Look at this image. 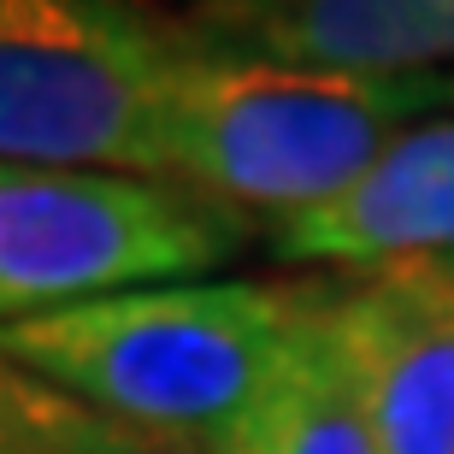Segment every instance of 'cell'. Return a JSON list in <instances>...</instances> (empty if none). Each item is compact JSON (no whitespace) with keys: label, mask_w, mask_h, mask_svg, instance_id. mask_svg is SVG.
Wrapping results in <instances>:
<instances>
[{"label":"cell","mask_w":454,"mask_h":454,"mask_svg":"<svg viewBox=\"0 0 454 454\" xmlns=\"http://www.w3.org/2000/svg\"><path fill=\"white\" fill-rule=\"evenodd\" d=\"M266 231L295 266H342L354 278L454 266V106L395 136L360 184Z\"/></svg>","instance_id":"8992f818"},{"label":"cell","mask_w":454,"mask_h":454,"mask_svg":"<svg viewBox=\"0 0 454 454\" xmlns=\"http://www.w3.org/2000/svg\"><path fill=\"white\" fill-rule=\"evenodd\" d=\"M331 325L378 454H454V266L366 271L337 289Z\"/></svg>","instance_id":"5b68a950"},{"label":"cell","mask_w":454,"mask_h":454,"mask_svg":"<svg viewBox=\"0 0 454 454\" xmlns=\"http://www.w3.org/2000/svg\"><path fill=\"white\" fill-rule=\"evenodd\" d=\"M0 454H207V442L118 419L0 360Z\"/></svg>","instance_id":"9c48e42d"},{"label":"cell","mask_w":454,"mask_h":454,"mask_svg":"<svg viewBox=\"0 0 454 454\" xmlns=\"http://www.w3.org/2000/svg\"><path fill=\"white\" fill-rule=\"evenodd\" d=\"M189 48L142 0H0V160L153 177V113Z\"/></svg>","instance_id":"3957f363"},{"label":"cell","mask_w":454,"mask_h":454,"mask_svg":"<svg viewBox=\"0 0 454 454\" xmlns=\"http://www.w3.org/2000/svg\"><path fill=\"white\" fill-rule=\"evenodd\" d=\"M189 30L213 53L295 71L413 77L454 66V0H195Z\"/></svg>","instance_id":"52a82bcc"},{"label":"cell","mask_w":454,"mask_h":454,"mask_svg":"<svg viewBox=\"0 0 454 454\" xmlns=\"http://www.w3.org/2000/svg\"><path fill=\"white\" fill-rule=\"evenodd\" d=\"M337 284H148L0 325V360L118 419L213 442L278 378Z\"/></svg>","instance_id":"6da1fadb"},{"label":"cell","mask_w":454,"mask_h":454,"mask_svg":"<svg viewBox=\"0 0 454 454\" xmlns=\"http://www.w3.org/2000/svg\"><path fill=\"white\" fill-rule=\"evenodd\" d=\"M242 248V219L184 184L0 160V325L184 284Z\"/></svg>","instance_id":"277c9868"},{"label":"cell","mask_w":454,"mask_h":454,"mask_svg":"<svg viewBox=\"0 0 454 454\" xmlns=\"http://www.w3.org/2000/svg\"><path fill=\"white\" fill-rule=\"evenodd\" d=\"M331 307L307 325V337L289 348L278 378L207 442V454H378V431L337 342Z\"/></svg>","instance_id":"ba28073f"},{"label":"cell","mask_w":454,"mask_h":454,"mask_svg":"<svg viewBox=\"0 0 454 454\" xmlns=\"http://www.w3.org/2000/svg\"><path fill=\"white\" fill-rule=\"evenodd\" d=\"M449 106L454 83L437 71H295L213 53L195 35L153 113V177L278 224L360 184L395 136Z\"/></svg>","instance_id":"7a4b0ae2"}]
</instances>
